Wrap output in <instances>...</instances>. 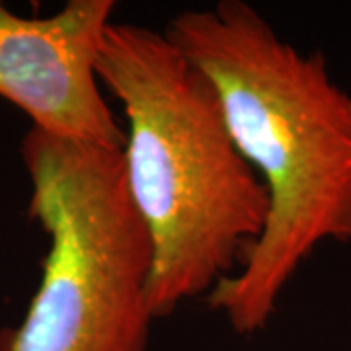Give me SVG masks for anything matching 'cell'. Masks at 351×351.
I'll return each mask as SVG.
<instances>
[{
  "mask_svg": "<svg viewBox=\"0 0 351 351\" xmlns=\"http://www.w3.org/2000/svg\"><path fill=\"white\" fill-rule=\"evenodd\" d=\"M96 75L123 106L129 195L152 242L154 320L209 295L260 239L269 197L207 75L164 32L112 22Z\"/></svg>",
  "mask_w": 351,
  "mask_h": 351,
  "instance_id": "2",
  "label": "cell"
},
{
  "mask_svg": "<svg viewBox=\"0 0 351 351\" xmlns=\"http://www.w3.org/2000/svg\"><path fill=\"white\" fill-rule=\"evenodd\" d=\"M164 36L213 82L267 189L260 239L207 295L239 336H252L318 244H351V96L320 51L297 49L242 0L176 14Z\"/></svg>",
  "mask_w": 351,
  "mask_h": 351,
  "instance_id": "1",
  "label": "cell"
},
{
  "mask_svg": "<svg viewBox=\"0 0 351 351\" xmlns=\"http://www.w3.org/2000/svg\"><path fill=\"white\" fill-rule=\"evenodd\" d=\"M113 0H69L47 18L0 2V96L55 137L123 151L125 131L101 92L96 64Z\"/></svg>",
  "mask_w": 351,
  "mask_h": 351,
  "instance_id": "4",
  "label": "cell"
},
{
  "mask_svg": "<svg viewBox=\"0 0 351 351\" xmlns=\"http://www.w3.org/2000/svg\"><path fill=\"white\" fill-rule=\"evenodd\" d=\"M27 215L49 237L39 287L0 351H147L152 242L129 195L121 151L29 127Z\"/></svg>",
  "mask_w": 351,
  "mask_h": 351,
  "instance_id": "3",
  "label": "cell"
}]
</instances>
